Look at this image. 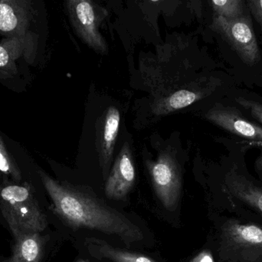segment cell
<instances>
[{
  "mask_svg": "<svg viewBox=\"0 0 262 262\" xmlns=\"http://www.w3.org/2000/svg\"><path fill=\"white\" fill-rule=\"evenodd\" d=\"M44 241L39 233L23 234L15 237L10 258L3 262H39Z\"/></svg>",
  "mask_w": 262,
  "mask_h": 262,
  "instance_id": "8fae6325",
  "label": "cell"
},
{
  "mask_svg": "<svg viewBox=\"0 0 262 262\" xmlns=\"http://www.w3.org/2000/svg\"><path fill=\"white\" fill-rule=\"evenodd\" d=\"M137 178L132 152L127 143H124L117 156L105 183V195L112 199H124L132 189Z\"/></svg>",
  "mask_w": 262,
  "mask_h": 262,
  "instance_id": "8992f818",
  "label": "cell"
},
{
  "mask_svg": "<svg viewBox=\"0 0 262 262\" xmlns=\"http://www.w3.org/2000/svg\"><path fill=\"white\" fill-rule=\"evenodd\" d=\"M78 262H85L84 261V260H79Z\"/></svg>",
  "mask_w": 262,
  "mask_h": 262,
  "instance_id": "7402d4cb",
  "label": "cell"
},
{
  "mask_svg": "<svg viewBox=\"0 0 262 262\" xmlns=\"http://www.w3.org/2000/svg\"><path fill=\"white\" fill-rule=\"evenodd\" d=\"M236 102L240 106L249 111L251 115L262 125V104L261 103L246 99L242 97L237 98Z\"/></svg>",
  "mask_w": 262,
  "mask_h": 262,
  "instance_id": "2e32d148",
  "label": "cell"
},
{
  "mask_svg": "<svg viewBox=\"0 0 262 262\" xmlns=\"http://www.w3.org/2000/svg\"><path fill=\"white\" fill-rule=\"evenodd\" d=\"M0 209L14 238L23 234L40 233L47 226L46 215L28 185L2 188Z\"/></svg>",
  "mask_w": 262,
  "mask_h": 262,
  "instance_id": "7a4b0ae2",
  "label": "cell"
},
{
  "mask_svg": "<svg viewBox=\"0 0 262 262\" xmlns=\"http://www.w3.org/2000/svg\"><path fill=\"white\" fill-rule=\"evenodd\" d=\"M57 215L69 226L114 235L127 246L143 239L141 229L118 211L81 188L59 184L41 175Z\"/></svg>",
  "mask_w": 262,
  "mask_h": 262,
  "instance_id": "6da1fadb",
  "label": "cell"
},
{
  "mask_svg": "<svg viewBox=\"0 0 262 262\" xmlns=\"http://www.w3.org/2000/svg\"><path fill=\"white\" fill-rule=\"evenodd\" d=\"M228 247L245 259L262 258V229L255 225L231 223L223 232Z\"/></svg>",
  "mask_w": 262,
  "mask_h": 262,
  "instance_id": "52a82bcc",
  "label": "cell"
},
{
  "mask_svg": "<svg viewBox=\"0 0 262 262\" xmlns=\"http://www.w3.org/2000/svg\"><path fill=\"white\" fill-rule=\"evenodd\" d=\"M84 246L91 256L97 259L112 262H155L149 257L121 250L98 238H86Z\"/></svg>",
  "mask_w": 262,
  "mask_h": 262,
  "instance_id": "30bf717a",
  "label": "cell"
},
{
  "mask_svg": "<svg viewBox=\"0 0 262 262\" xmlns=\"http://www.w3.org/2000/svg\"><path fill=\"white\" fill-rule=\"evenodd\" d=\"M201 98V95L192 91H177L168 98H165L158 105V111L160 113H167L171 111L178 110L186 106H190Z\"/></svg>",
  "mask_w": 262,
  "mask_h": 262,
  "instance_id": "4fadbf2b",
  "label": "cell"
},
{
  "mask_svg": "<svg viewBox=\"0 0 262 262\" xmlns=\"http://www.w3.org/2000/svg\"><path fill=\"white\" fill-rule=\"evenodd\" d=\"M0 171L4 172V173L12 174L17 179H19L20 178L18 172L15 171V169H12V167H11L10 163L8 161L6 155L1 152H0Z\"/></svg>",
  "mask_w": 262,
  "mask_h": 262,
  "instance_id": "e0dca14e",
  "label": "cell"
},
{
  "mask_svg": "<svg viewBox=\"0 0 262 262\" xmlns=\"http://www.w3.org/2000/svg\"><path fill=\"white\" fill-rule=\"evenodd\" d=\"M9 61V55L4 48L0 46V67L6 66Z\"/></svg>",
  "mask_w": 262,
  "mask_h": 262,
  "instance_id": "ffe728a7",
  "label": "cell"
},
{
  "mask_svg": "<svg viewBox=\"0 0 262 262\" xmlns=\"http://www.w3.org/2000/svg\"><path fill=\"white\" fill-rule=\"evenodd\" d=\"M216 15L235 18L243 15V2L241 0H217L211 2Z\"/></svg>",
  "mask_w": 262,
  "mask_h": 262,
  "instance_id": "5bb4252c",
  "label": "cell"
},
{
  "mask_svg": "<svg viewBox=\"0 0 262 262\" xmlns=\"http://www.w3.org/2000/svg\"><path fill=\"white\" fill-rule=\"evenodd\" d=\"M256 166L258 168V169L262 170V156L260 157V158L257 160Z\"/></svg>",
  "mask_w": 262,
  "mask_h": 262,
  "instance_id": "44dd1931",
  "label": "cell"
},
{
  "mask_svg": "<svg viewBox=\"0 0 262 262\" xmlns=\"http://www.w3.org/2000/svg\"><path fill=\"white\" fill-rule=\"evenodd\" d=\"M247 3L252 15L255 16L262 28V0L261 1L252 0V1L248 2Z\"/></svg>",
  "mask_w": 262,
  "mask_h": 262,
  "instance_id": "ac0fdd59",
  "label": "cell"
},
{
  "mask_svg": "<svg viewBox=\"0 0 262 262\" xmlns=\"http://www.w3.org/2000/svg\"><path fill=\"white\" fill-rule=\"evenodd\" d=\"M69 12L79 36L100 53L107 52L105 40L98 29L96 8L92 1L74 0L69 3Z\"/></svg>",
  "mask_w": 262,
  "mask_h": 262,
  "instance_id": "5b68a950",
  "label": "cell"
},
{
  "mask_svg": "<svg viewBox=\"0 0 262 262\" xmlns=\"http://www.w3.org/2000/svg\"><path fill=\"white\" fill-rule=\"evenodd\" d=\"M156 195L169 212L177 209L181 195L182 179L177 162L169 152L160 154L155 162L147 163Z\"/></svg>",
  "mask_w": 262,
  "mask_h": 262,
  "instance_id": "277c9868",
  "label": "cell"
},
{
  "mask_svg": "<svg viewBox=\"0 0 262 262\" xmlns=\"http://www.w3.org/2000/svg\"><path fill=\"white\" fill-rule=\"evenodd\" d=\"M190 262H214V259L210 252L203 251L195 258H192Z\"/></svg>",
  "mask_w": 262,
  "mask_h": 262,
  "instance_id": "d6986e66",
  "label": "cell"
},
{
  "mask_svg": "<svg viewBox=\"0 0 262 262\" xmlns=\"http://www.w3.org/2000/svg\"><path fill=\"white\" fill-rule=\"evenodd\" d=\"M18 19L13 9L9 5L0 3V30L5 32L13 30L16 27Z\"/></svg>",
  "mask_w": 262,
  "mask_h": 262,
  "instance_id": "9a60e30c",
  "label": "cell"
},
{
  "mask_svg": "<svg viewBox=\"0 0 262 262\" xmlns=\"http://www.w3.org/2000/svg\"><path fill=\"white\" fill-rule=\"evenodd\" d=\"M212 26L226 38L246 64L254 66L259 62V47L249 16L227 18L215 15Z\"/></svg>",
  "mask_w": 262,
  "mask_h": 262,
  "instance_id": "3957f363",
  "label": "cell"
},
{
  "mask_svg": "<svg viewBox=\"0 0 262 262\" xmlns=\"http://www.w3.org/2000/svg\"><path fill=\"white\" fill-rule=\"evenodd\" d=\"M206 118L231 133L262 142V128L243 118L234 109L223 106L213 108L207 112Z\"/></svg>",
  "mask_w": 262,
  "mask_h": 262,
  "instance_id": "ba28073f",
  "label": "cell"
},
{
  "mask_svg": "<svg viewBox=\"0 0 262 262\" xmlns=\"http://www.w3.org/2000/svg\"><path fill=\"white\" fill-rule=\"evenodd\" d=\"M229 191L237 198L258 209L262 213V190L239 175L230 173L228 182Z\"/></svg>",
  "mask_w": 262,
  "mask_h": 262,
  "instance_id": "7c38bea8",
  "label": "cell"
},
{
  "mask_svg": "<svg viewBox=\"0 0 262 262\" xmlns=\"http://www.w3.org/2000/svg\"><path fill=\"white\" fill-rule=\"evenodd\" d=\"M120 122L121 115L119 110L115 106H110L104 118L100 149V162L104 177L107 175L110 167L112 155L119 132Z\"/></svg>",
  "mask_w": 262,
  "mask_h": 262,
  "instance_id": "9c48e42d",
  "label": "cell"
}]
</instances>
